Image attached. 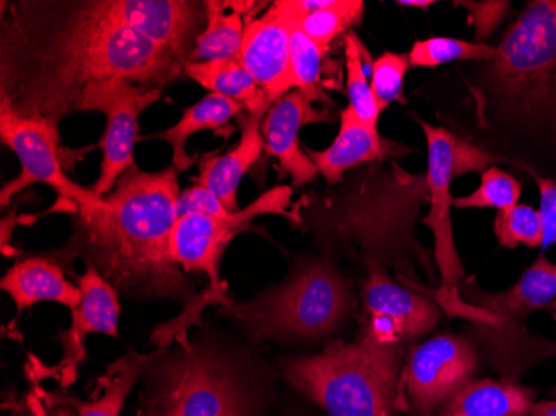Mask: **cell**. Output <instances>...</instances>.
<instances>
[{
	"label": "cell",
	"instance_id": "7c38bea8",
	"mask_svg": "<svg viewBox=\"0 0 556 416\" xmlns=\"http://www.w3.org/2000/svg\"><path fill=\"white\" fill-rule=\"evenodd\" d=\"M478 352L460 335L428 338L408 353L403 367V396L412 416H433L455 393L473 381Z\"/></svg>",
	"mask_w": 556,
	"mask_h": 416
},
{
	"label": "cell",
	"instance_id": "9a60e30c",
	"mask_svg": "<svg viewBox=\"0 0 556 416\" xmlns=\"http://www.w3.org/2000/svg\"><path fill=\"white\" fill-rule=\"evenodd\" d=\"M108 9L129 29L186 62L207 25L204 2L108 0Z\"/></svg>",
	"mask_w": 556,
	"mask_h": 416
},
{
	"label": "cell",
	"instance_id": "ab89813d",
	"mask_svg": "<svg viewBox=\"0 0 556 416\" xmlns=\"http://www.w3.org/2000/svg\"><path fill=\"white\" fill-rule=\"evenodd\" d=\"M555 353H556V346H555ZM552 396H555V399H556V387L553 388V390H552Z\"/></svg>",
	"mask_w": 556,
	"mask_h": 416
},
{
	"label": "cell",
	"instance_id": "4dcf8cb0",
	"mask_svg": "<svg viewBox=\"0 0 556 416\" xmlns=\"http://www.w3.org/2000/svg\"><path fill=\"white\" fill-rule=\"evenodd\" d=\"M520 196V180L505 171H500L498 167H490L482 172L480 187L470 196L453 199V206L503 211L508 206L517 205Z\"/></svg>",
	"mask_w": 556,
	"mask_h": 416
},
{
	"label": "cell",
	"instance_id": "ac0fdd59",
	"mask_svg": "<svg viewBox=\"0 0 556 416\" xmlns=\"http://www.w3.org/2000/svg\"><path fill=\"white\" fill-rule=\"evenodd\" d=\"M392 149H399V146L382 139L378 130L365 125L352 109L346 108L340 112V130L332 146L320 152L308 150V157L317 167L318 175L330 186H336L346 172L383 161L389 153H395Z\"/></svg>",
	"mask_w": 556,
	"mask_h": 416
},
{
	"label": "cell",
	"instance_id": "5bb4252c",
	"mask_svg": "<svg viewBox=\"0 0 556 416\" xmlns=\"http://www.w3.org/2000/svg\"><path fill=\"white\" fill-rule=\"evenodd\" d=\"M74 278L83 290V300L77 308L72 310L71 328L58 337L64 350L61 362L46 371V375L59 381L61 388L71 387L79 377L80 367L86 362V340L89 335L118 338L122 312L117 290L96 267L86 265V274H74Z\"/></svg>",
	"mask_w": 556,
	"mask_h": 416
},
{
	"label": "cell",
	"instance_id": "8fae6325",
	"mask_svg": "<svg viewBox=\"0 0 556 416\" xmlns=\"http://www.w3.org/2000/svg\"><path fill=\"white\" fill-rule=\"evenodd\" d=\"M164 87H147L129 80H111L93 87L84 96L79 112H100L108 117L102 136L100 175L90 187L104 199L117 186L118 178L136 164L134 149L139 140V115L161 99Z\"/></svg>",
	"mask_w": 556,
	"mask_h": 416
},
{
	"label": "cell",
	"instance_id": "ffe728a7",
	"mask_svg": "<svg viewBox=\"0 0 556 416\" xmlns=\"http://www.w3.org/2000/svg\"><path fill=\"white\" fill-rule=\"evenodd\" d=\"M264 115L249 114L243 122L239 143L224 155H207L200 162L195 184L205 187L220 199L230 212H239V187L247 172L261 157L265 149L262 136Z\"/></svg>",
	"mask_w": 556,
	"mask_h": 416
},
{
	"label": "cell",
	"instance_id": "5b68a950",
	"mask_svg": "<svg viewBox=\"0 0 556 416\" xmlns=\"http://www.w3.org/2000/svg\"><path fill=\"white\" fill-rule=\"evenodd\" d=\"M403 345L361 337L330 343L317 355L283 362L286 380L328 416H399L403 402Z\"/></svg>",
	"mask_w": 556,
	"mask_h": 416
},
{
	"label": "cell",
	"instance_id": "52a82bcc",
	"mask_svg": "<svg viewBox=\"0 0 556 416\" xmlns=\"http://www.w3.org/2000/svg\"><path fill=\"white\" fill-rule=\"evenodd\" d=\"M471 308L475 327L486 356L503 378H514L546 355L548 343L533 340L525 328V320L539 310L556 302V264L540 256L520 280L500 293H486L473 283H462Z\"/></svg>",
	"mask_w": 556,
	"mask_h": 416
},
{
	"label": "cell",
	"instance_id": "f1b7e54d",
	"mask_svg": "<svg viewBox=\"0 0 556 416\" xmlns=\"http://www.w3.org/2000/svg\"><path fill=\"white\" fill-rule=\"evenodd\" d=\"M290 25H292L290 59H292L295 90L305 93L314 102L327 100L324 87H321V62H324L325 49H321L307 34L303 33L295 22L290 21Z\"/></svg>",
	"mask_w": 556,
	"mask_h": 416
},
{
	"label": "cell",
	"instance_id": "e0dca14e",
	"mask_svg": "<svg viewBox=\"0 0 556 416\" xmlns=\"http://www.w3.org/2000/svg\"><path fill=\"white\" fill-rule=\"evenodd\" d=\"M314 103L305 93L292 90L268 109L262 122L265 150L290 175L295 189L317 180L318 175L308 153L300 147V130L308 124L332 121L328 112L318 111Z\"/></svg>",
	"mask_w": 556,
	"mask_h": 416
},
{
	"label": "cell",
	"instance_id": "4316f807",
	"mask_svg": "<svg viewBox=\"0 0 556 416\" xmlns=\"http://www.w3.org/2000/svg\"><path fill=\"white\" fill-rule=\"evenodd\" d=\"M496 54L495 46L483 42L452 39V37H430L417 40L412 47L408 61L412 67H437L450 62H483L492 61Z\"/></svg>",
	"mask_w": 556,
	"mask_h": 416
},
{
	"label": "cell",
	"instance_id": "cb8c5ba5",
	"mask_svg": "<svg viewBox=\"0 0 556 416\" xmlns=\"http://www.w3.org/2000/svg\"><path fill=\"white\" fill-rule=\"evenodd\" d=\"M184 74L211 93L242 103L249 114L265 115L271 103L240 59L184 62Z\"/></svg>",
	"mask_w": 556,
	"mask_h": 416
},
{
	"label": "cell",
	"instance_id": "7402d4cb",
	"mask_svg": "<svg viewBox=\"0 0 556 416\" xmlns=\"http://www.w3.org/2000/svg\"><path fill=\"white\" fill-rule=\"evenodd\" d=\"M204 4L207 11V25L204 33L200 34L187 61L212 62L239 59L247 24H249L245 15L254 9L255 2L207 0Z\"/></svg>",
	"mask_w": 556,
	"mask_h": 416
},
{
	"label": "cell",
	"instance_id": "8d00e7d4",
	"mask_svg": "<svg viewBox=\"0 0 556 416\" xmlns=\"http://www.w3.org/2000/svg\"><path fill=\"white\" fill-rule=\"evenodd\" d=\"M528 416H556V399L549 402L533 403Z\"/></svg>",
	"mask_w": 556,
	"mask_h": 416
},
{
	"label": "cell",
	"instance_id": "9c48e42d",
	"mask_svg": "<svg viewBox=\"0 0 556 416\" xmlns=\"http://www.w3.org/2000/svg\"><path fill=\"white\" fill-rule=\"evenodd\" d=\"M0 137L17 155L21 175L8 181L0 192L2 209L11 205L17 193L34 184H42L55 190L61 199L77 206H96L104 199L93 196L92 190L75 184L65 175L59 155V127L54 122L39 117H25L8 103L0 102Z\"/></svg>",
	"mask_w": 556,
	"mask_h": 416
},
{
	"label": "cell",
	"instance_id": "8992f818",
	"mask_svg": "<svg viewBox=\"0 0 556 416\" xmlns=\"http://www.w3.org/2000/svg\"><path fill=\"white\" fill-rule=\"evenodd\" d=\"M353 308L350 281L330 260L311 259L282 283L247 302H230L224 312L255 340H311L333 333Z\"/></svg>",
	"mask_w": 556,
	"mask_h": 416
},
{
	"label": "cell",
	"instance_id": "6da1fadb",
	"mask_svg": "<svg viewBox=\"0 0 556 416\" xmlns=\"http://www.w3.org/2000/svg\"><path fill=\"white\" fill-rule=\"evenodd\" d=\"M184 62L109 12L108 0L12 2L0 29V102L59 125L111 80L165 87Z\"/></svg>",
	"mask_w": 556,
	"mask_h": 416
},
{
	"label": "cell",
	"instance_id": "277c9868",
	"mask_svg": "<svg viewBox=\"0 0 556 416\" xmlns=\"http://www.w3.org/2000/svg\"><path fill=\"white\" fill-rule=\"evenodd\" d=\"M142 416H262L264 388L254 363L212 338H179L155 352L146 374Z\"/></svg>",
	"mask_w": 556,
	"mask_h": 416
},
{
	"label": "cell",
	"instance_id": "f35d334b",
	"mask_svg": "<svg viewBox=\"0 0 556 416\" xmlns=\"http://www.w3.org/2000/svg\"><path fill=\"white\" fill-rule=\"evenodd\" d=\"M58 405H59V403H58ZM49 416H75V415H74V412H72V409L68 408L67 405H64V406H58V408L52 409V412H50Z\"/></svg>",
	"mask_w": 556,
	"mask_h": 416
},
{
	"label": "cell",
	"instance_id": "44dd1931",
	"mask_svg": "<svg viewBox=\"0 0 556 416\" xmlns=\"http://www.w3.org/2000/svg\"><path fill=\"white\" fill-rule=\"evenodd\" d=\"M535 390L514 378L473 380L440 409V416H528Z\"/></svg>",
	"mask_w": 556,
	"mask_h": 416
},
{
	"label": "cell",
	"instance_id": "d4e9b609",
	"mask_svg": "<svg viewBox=\"0 0 556 416\" xmlns=\"http://www.w3.org/2000/svg\"><path fill=\"white\" fill-rule=\"evenodd\" d=\"M242 103L233 102L227 97L208 93L204 99L193 103L192 108L182 112V117L174 127L167 128L164 133L155 134L154 139L164 140L172 147V167L179 172L192 167L195 159L187 153V140L193 134L212 128L224 127L230 118L243 111Z\"/></svg>",
	"mask_w": 556,
	"mask_h": 416
},
{
	"label": "cell",
	"instance_id": "d6a6232c",
	"mask_svg": "<svg viewBox=\"0 0 556 416\" xmlns=\"http://www.w3.org/2000/svg\"><path fill=\"white\" fill-rule=\"evenodd\" d=\"M230 212L217 196L205 187L195 186L180 192L177 200V218L189 217V215H204V217H229Z\"/></svg>",
	"mask_w": 556,
	"mask_h": 416
},
{
	"label": "cell",
	"instance_id": "f546056e",
	"mask_svg": "<svg viewBox=\"0 0 556 416\" xmlns=\"http://www.w3.org/2000/svg\"><path fill=\"white\" fill-rule=\"evenodd\" d=\"M493 230L500 245L507 249H517L520 245L528 249L542 247L543 230L539 211L525 203L496 212Z\"/></svg>",
	"mask_w": 556,
	"mask_h": 416
},
{
	"label": "cell",
	"instance_id": "30bf717a",
	"mask_svg": "<svg viewBox=\"0 0 556 416\" xmlns=\"http://www.w3.org/2000/svg\"><path fill=\"white\" fill-rule=\"evenodd\" d=\"M421 130L427 137L428 171L425 175L428 193H430V212L424 224L432 228L435 237V260L439 265L442 287L437 302L453 315L467 318V303L462 302L460 285L464 267L458 259L455 240H453L452 181L455 180V149L457 137L446 128L421 122Z\"/></svg>",
	"mask_w": 556,
	"mask_h": 416
},
{
	"label": "cell",
	"instance_id": "ba28073f",
	"mask_svg": "<svg viewBox=\"0 0 556 416\" xmlns=\"http://www.w3.org/2000/svg\"><path fill=\"white\" fill-rule=\"evenodd\" d=\"M292 199L290 187H275L255 202L250 203L243 211L230 214L229 217H204V215H189L179 218L172 231L170 252L175 264L179 265L186 274H205L211 280V289L205 293V305L218 303L229 305L232 300L225 295L222 287L220 260L225 249L245 230L247 225L255 217L267 214H286Z\"/></svg>",
	"mask_w": 556,
	"mask_h": 416
},
{
	"label": "cell",
	"instance_id": "4fadbf2b",
	"mask_svg": "<svg viewBox=\"0 0 556 416\" xmlns=\"http://www.w3.org/2000/svg\"><path fill=\"white\" fill-rule=\"evenodd\" d=\"M367 268L362 289L365 312L362 337L383 345H403L435 330L440 308L433 300L396 283L386 265L367 262Z\"/></svg>",
	"mask_w": 556,
	"mask_h": 416
},
{
	"label": "cell",
	"instance_id": "d6986e66",
	"mask_svg": "<svg viewBox=\"0 0 556 416\" xmlns=\"http://www.w3.org/2000/svg\"><path fill=\"white\" fill-rule=\"evenodd\" d=\"M0 287L11 297L17 314L33 308L36 303L52 302L75 310L83 300L79 285L65 277L64 268L55 260L30 256L9 268Z\"/></svg>",
	"mask_w": 556,
	"mask_h": 416
},
{
	"label": "cell",
	"instance_id": "836d02e7",
	"mask_svg": "<svg viewBox=\"0 0 556 416\" xmlns=\"http://www.w3.org/2000/svg\"><path fill=\"white\" fill-rule=\"evenodd\" d=\"M530 174L533 175L539 187V214L543 230L542 249L546 250L556 243V181L533 171H530Z\"/></svg>",
	"mask_w": 556,
	"mask_h": 416
},
{
	"label": "cell",
	"instance_id": "484cf974",
	"mask_svg": "<svg viewBox=\"0 0 556 416\" xmlns=\"http://www.w3.org/2000/svg\"><path fill=\"white\" fill-rule=\"evenodd\" d=\"M364 11L362 0H325L320 9L303 15L295 24L321 49H327L350 27L361 24Z\"/></svg>",
	"mask_w": 556,
	"mask_h": 416
},
{
	"label": "cell",
	"instance_id": "1f68e13d",
	"mask_svg": "<svg viewBox=\"0 0 556 416\" xmlns=\"http://www.w3.org/2000/svg\"><path fill=\"white\" fill-rule=\"evenodd\" d=\"M408 67H412L408 55L395 52H386L371 64V90L382 111L402 100Z\"/></svg>",
	"mask_w": 556,
	"mask_h": 416
},
{
	"label": "cell",
	"instance_id": "83f0119b",
	"mask_svg": "<svg viewBox=\"0 0 556 416\" xmlns=\"http://www.w3.org/2000/svg\"><path fill=\"white\" fill-rule=\"evenodd\" d=\"M364 43L358 39L357 34H346L345 37V68L346 90H349V108L358 115L365 125L377 130L378 117H380V105L375 99L371 84L368 83L365 72Z\"/></svg>",
	"mask_w": 556,
	"mask_h": 416
},
{
	"label": "cell",
	"instance_id": "d590c367",
	"mask_svg": "<svg viewBox=\"0 0 556 416\" xmlns=\"http://www.w3.org/2000/svg\"><path fill=\"white\" fill-rule=\"evenodd\" d=\"M503 159L495 153L486 152L480 147L473 146L468 140L457 139V149H455V178L468 172H483L486 168L495 167L496 162Z\"/></svg>",
	"mask_w": 556,
	"mask_h": 416
},
{
	"label": "cell",
	"instance_id": "60d3db41",
	"mask_svg": "<svg viewBox=\"0 0 556 416\" xmlns=\"http://www.w3.org/2000/svg\"><path fill=\"white\" fill-rule=\"evenodd\" d=\"M40 416H46V413H43V412H40Z\"/></svg>",
	"mask_w": 556,
	"mask_h": 416
},
{
	"label": "cell",
	"instance_id": "7a4b0ae2",
	"mask_svg": "<svg viewBox=\"0 0 556 416\" xmlns=\"http://www.w3.org/2000/svg\"><path fill=\"white\" fill-rule=\"evenodd\" d=\"M177 175L172 165L161 172L134 165L100 205L74 209V234L58 255L80 256L125 295L190 299L192 280L170 252L172 231L179 220Z\"/></svg>",
	"mask_w": 556,
	"mask_h": 416
},
{
	"label": "cell",
	"instance_id": "2e32d148",
	"mask_svg": "<svg viewBox=\"0 0 556 416\" xmlns=\"http://www.w3.org/2000/svg\"><path fill=\"white\" fill-rule=\"evenodd\" d=\"M290 25L280 2H274L264 15L247 24L240 62L252 74L268 102L295 90L292 59H290Z\"/></svg>",
	"mask_w": 556,
	"mask_h": 416
},
{
	"label": "cell",
	"instance_id": "3957f363",
	"mask_svg": "<svg viewBox=\"0 0 556 416\" xmlns=\"http://www.w3.org/2000/svg\"><path fill=\"white\" fill-rule=\"evenodd\" d=\"M478 74L486 124L556 146V0L528 2Z\"/></svg>",
	"mask_w": 556,
	"mask_h": 416
},
{
	"label": "cell",
	"instance_id": "603a6c76",
	"mask_svg": "<svg viewBox=\"0 0 556 416\" xmlns=\"http://www.w3.org/2000/svg\"><path fill=\"white\" fill-rule=\"evenodd\" d=\"M154 356L155 353H137L130 350L127 355L112 363L104 377L99 378L92 399L83 402L72 396H61L58 403L72 406L77 416H122L125 400L137 380L143 377Z\"/></svg>",
	"mask_w": 556,
	"mask_h": 416
},
{
	"label": "cell",
	"instance_id": "e575fe53",
	"mask_svg": "<svg viewBox=\"0 0 556 416\" xmlns=\"http://www.w3.org/2000/svg\"><path fill=\"white\" fill-rule=\"evenodd\" d=\"M470 15L478 39H486L510 11V2H462Z\"/></svg>",
	"mask_w": 556,
	"mask_h": 416
},
{
	"label": "cell",
	"instance_id": "74e56055",
	"mask_svg": "<svg viewBox=\"0 0 556 416\" xmlns=\"http://www.w3.org/2000/svg\"><path fill=\"white\" fill-rule=\"evenodd\" d=\"M435 4L433 0H400L396 2V5H402V8H418V9H428L430 5Z\"/></svg>",
	"mask_w": 556,
	"mask_h": 416
}]
</instances>
